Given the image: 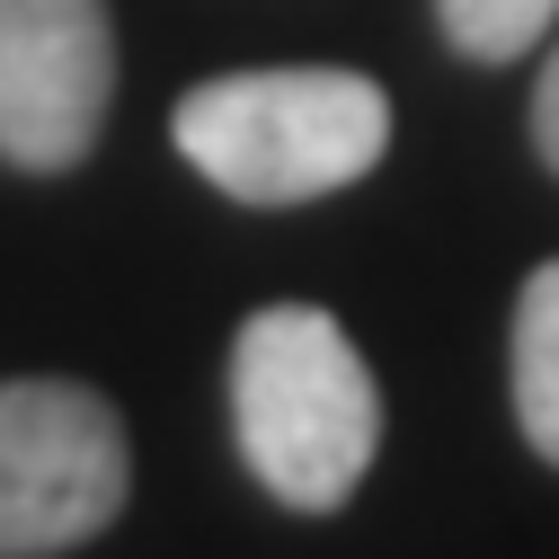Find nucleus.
<instances>
[{"mask_svg": "<svg viewBox=\"0 0 559 559\" xmlns=\"http://www.w3.org/2000/svg\"><path fill=\"white\" fill-rule=\"evenodd\" d=\"M231 436L294 515H337L382 444V391L320 302H266L231 337Z\"/></svg>", "mask_w": 559, "mask_h": 559, "instance_id": "nucleus-1", "label": "nucleus"}, {"mask_svg": "<svg viewBox=\"0 0 559 559\" xmlns=\"http://www.w3.org/2000/svg\"><path fill=\"white\" fill-rule=\"evenodd\" d=\"M169 143L231 204H311L356 187L391 152V98L337 62L223 72L169 107Z\"/></svg>", "mask_w": 559, "mask_h": 559, "instance_id": "nucleus-2", "label": "nucleus"}, {"mask_svg": "<svg viewBox=\"0 0 559 559\" xmlns=\"http://www.w3.org/2000/svg\"><path fill=\"white\" fill-rule=\"evenodd\" d=\"M124 417L62 373L0 382V559L81 550L124 515Z\"/></svg>", "mask_w": 559, "mask_h": 559, "instance_id": "nucleus-3", "label": "nucleus"}, {"mask_svg": "<svg viewBox=\"0 0 559 559\" xmlns=\"http://www.w3.org/2000/svg\"><path fill=\"white\" fill-rule=\"evenodd\" d=\"M116 107V19L107 0H0V160L81 169Z\"/></svg>", "mask_w": 559, "mask_h": 559, "instance_id": "nucleus-4", "label": "nucleus"}, {"mask_svg": "<svg viewBox=\"0 0 559 559\" xmlns=\"http://www.w3.org/2000/svg\"><path fill=\"white\" fill-rule=\"evenodd\" d=\"M507 373H515V427H524V444L559 471V258L533 266L524 294H515Z\"/></svg>", "mask_w": 559, "mask_h": 559, "instance_id": "nucleus-5", "label": "nucleus"}, {"mask_svg": "<svg viewBox=\"0 0 559 559\" xmlns=\"http://www.w3.org/2000/svg\"><path fill=\"white\" fill-rule=\"evenodd\" d=\"M444 45L471 62H515L559 27V0H436Z\"/></svg>", "mask_w": 559, "mask_h": 559, "instance_id": "nucleus-6", "label": "nucleus"}, {"mask_svg": "<svg viewBox=\"0 0 559 559\" xmlns=\"http://www.w3.org/2000/svg\"><path fill=\"white\" fill-rule=\"evenodd\" d=\"M533 152H542V169H559V45L533 81Z\"/></svg>", "mask_w": 559, "mask_h": 559, "instance_id": "nucleus-7", "label": "nucleus"}]
</instances>
